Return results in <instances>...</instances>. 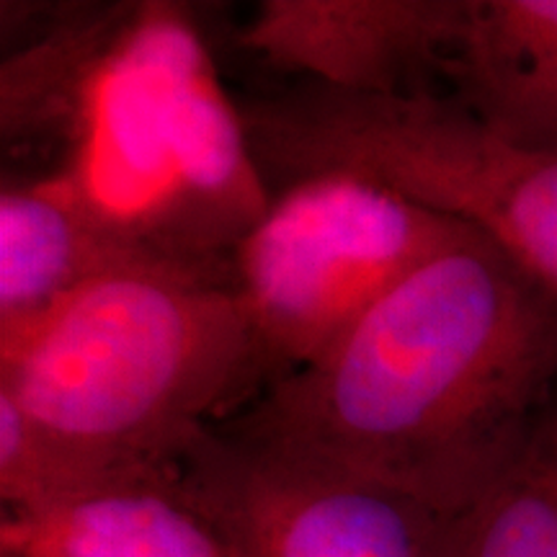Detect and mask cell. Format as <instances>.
I'll return each instance as SVG.
<instances>
[{"mask_svg":"<svg viewBox=\"0 0 557 557\" xmlns=\"http://www.w3.org/2000/svg\"><path fill=\"white\" fill-rule=\"evenodd\" d=\"M11 143L54 139L50 171L129 256L233 282V256L271 201L191 13L169 0L73 11L0 75Z\"/></svg>","mask_w":557,"mask_h":557,"instance_id":"obj_2","label":"cell"},{"mask_svg":"<svg viewBox=\"0 0 557 557\" xmlns=\"http://www.w3.org/2000/svg\"><path fill=\"white\" fill-rule=\"evenodd\" d=\"M472 230L348 171L305 173L271 191L233 256V287L271 380L318 361Z\"/></svg>","mask_w":557,"mask_h":557,"instance_id":"obj_4","label":"cell"},{"mask_svg":"<svg viewBox=\"0 0 557 557\" xmlns=\"http://www.w3.org/2000/svg\"><path fill=\"white\" fill-rule=\"evenodd\" d=\"M0 557H13V555H0Z\"/></svg>","mask_w":557,"mask_h":557,"instance_id":"obj_12","label":"cell"},{"mask_svg":"<svg viewBox=\"0 0 557 557\" xmlns=\"http://www.w3.org/2000/svg\"><path fill=\"white\" fill-rule=\"evenodd\" d=\"M145 263L86 218L58 178L5 181L0 191V341L16 336L109 274Z\"/></svg>","mask_w":557,"mask_h":557,"instance_id":"obj_10","label":"cell"},{"mask_svg":"<svg viewBox=\"0 0 557 557\" xmlns=\"http://www.w3.org/2000/svg\"><path fill=\"white\" fill-rule=\"evenodd\" d=\"M436 557H557V408L468 504L444 513Z\"/></svg>","mask_w":557,"mask_h":557,"instance_id":"obj_11","label":"cell"},{"mask_svg":"<svg viewBox=\"0 0 557 557\" xmlns=\"http://www.w3.org/2000/svg\"><path fill=\"white\" fill-rule=\"evenodd\" d=\"M269 382L233 282L156 263L109 271L0 341V393L65 451L83 493L173 470Z\"/></svg>","mask_w":557,"mask_h":557,"instance_id":"obj_3","label":"cell"},{"mask_svg":"<svg viewBox=\"0 0 557 557\" xmlns=\"http://www.w3.org/2000/svg\"><path fill=\"white\" fill-rule=\"evenodd\" d=\"M176 472L240 557H436V508L250 449L218 426L186 444Z\"/></svg>","mask_w":557,"mask_h":557,"instance_id":"obj_6","label":"cell"},{"mask_svg":"<svg viewBox=\"0 0 557 557\" xmlns=\"http://www.w3.org/2000/svg\"><path fill=\"white\" fill-rule=\"evenodd\" d=\"M331 150L338 169L468 222L557 287V156L506 143L431 90L354 99Z\"/></svg>","mask_w":557,"mask_h":557,"instance_id":"obj_5","label":"cell"},{"mask_svg":"<svg viewBox=\"0 0 557 557\" xmlns=\"http://www.w3.org/2000/svg\"><path fill=\"white\" fill-rule=\"evenodd\" d=\"M0 555L240 557L176 468L111 480L29 513H3Z\"/></svg>","mask_w":557,"mask_h":557,"instance_id":"obj_8","label":"cell"},{"mask_svg":"<svg viewBox=\"0 0 557 557\" xmlns=\"http://www.w3.org/2000/svg\"><path fill=\"white\" fill-rule=\"evenodd\" d=\"M557 385V287L472 230L222 434L455 511L537 429Z\"/></svg>","mask_w":557,"mask_h":557,"instance_id":"obj_1","label":"cell"},{"mask_svg":"<svg viewBox=\"0 0 557 557\" xmlns=\"http://www.w3.org/2000/svg\"><path fill=\"white\" fill-rule=\"evenodd\" d=\"M438 73L493 135L557 156V0H468Z\"/></svg>","mask_w":557,"mask_h":557,"instance_id":"obj_9","label":"cell"},{"mask_svg":"<svg viewBox=\"0 0 557 557\" xmlns=\"http://www.w3.org/2000/svg\"><path fill=\"white\" fill-rule=\"evenodd\" d=\"M465 13L468 0H261L240 45L312 86L398 96L442 70Z\"/></svg>","mask_w":557,"mask_h":557,"instance_id":"obj_7","label":"cell"}]
</instances>
